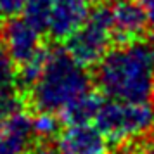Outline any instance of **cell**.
<instances>
[{"instance_id":"obj_1","label":"cell","mask_w":154,"mask_h":154,"mask_svg":"<svg viewBox=\"0 0 154 154\" xmlns=\"http://www.w3.org/2000/svg\"><path fill=\"white\" fill-rule=\"evenodd\" d=\"M95 83L107 99L154 100V36L109 49L95 66Z\"/></svg>"},{"instance_id":"obj_2","label":"cell","mask_w":154,"mask_h":154,"mask_svg":"<svg viewBox=\"0 0 154 154\" xmlns=\"http://www.w3.org/2000/svg\"><path fill=\"white\" fill-rule=\"evenodd\" d=\"M90 92L87 68L73 59L66 49H50L40 80L29 90V100L36 112L59 114L66 106Z\"/></svg>"},{"instance_id":"obj_3","label":"cell","mask_w":154,"mask_h":154,"mask_svg":"<svg viewBox=\"0 0 154 154\" xmlns=\"http://www.w3.org/2000/svg\"><path fill=\"white\" fill-rule=\"evenodd\" d=\"M95 125L112 144H125L154 130V100L130 102L104 99Z\"/></svg>"},{"instance_id":"obj_4","label":"cell","mask_w":154,"mask_h":154,"mask_svg":"<svg viewBox=\"0 0 154 154\" xmlns=\"http://www.w3.org/2000/svg\"><path fill=\"white\" fill-rule=\"evenodd\" d=\"M112 42V7L97 4L87 21L66 40L64 49L82 66L92 68L102 61Z\"/></svg>"},{"instance_id":"obj_5","label":"cell","mask_w":154,"mask_h":154,"mask_svg":"<svg viewBox=\"0 0 154 154\" xmlns=\"http://www.w3.org/2000/svg\"><path fill=\"white\" fill-rule=\"evenodd\" d=\"M0 40L7 47L14 61L23 64L42 49V31L35 28L28 19L14 16L4 19L0 24Z\"/></svg>"},{"instance_id":"obj_6","label":"cell","mask_w":154,"mask_h":154,"mask_svg":"<svg viewBox=\"0 0 154 154\" xmlns=\"http://www.w3.org/2000/svg\"><path fill=\"white\" fill-rule=\"evenodd\" d=\"M149 17L139 0H116L112 5V40L116 45L146 36Z\"/></svg>"},{"instance_id":"obj_7","label":"cell","mask_w":154,"mask_h":154,"mask_svg":"<svg viewBox=\"0 0 154 154\" xmlns=\"http://www.w3.org/2000/svg\"><path fill=\"white\" fill-rule=\"evenodd\" d=\"M57 147L64 154H109V140L97 125H68L57 133Z\"/></svg>"},{"instance_id":"obj_8","label":"cell","mask_w":154,"mask_h":154,"mask_svg":"<svg viewBox=\"0 0 154 154\" xmlns=\"http://www.w3.org/2000/svg\"><path fill=\"white\" fill-rule=\"evenodd\" d=\"M90 14L87 0H54L47 33L52 40H68Z\"/></svg>"},{"instance_id":"obj_9","label":"cell","mask_w":154,"mask_h":154,"mask_svg":"<svg viewBox=\"0 0 154 154\" xmlns=\"http://www.w3.org/2000/svg\"><path fill=\"white\" fill-rule=\"evenodd\" d=\"M33 135V121L23 111L0 121V154H26Z\"/></svg>"},{"instance_id":"obj_10","label":"cell","mask_w":154,"mask_h":154,"mask_svg":"<svg viewBox=\"0 0 154 154\" xmlns=\"http://www.w3.org/2000/svg\"><path fill=\"white\" fill-rule=\"evenodd\" d=\"M104 99L95 92H87L82 97H78L75 102L66 106L59 112V119L66 125H78V123H92L95 121L100 106Z\"/></svg>"},{"instance_id":"obj_11","label":"cell","mask_w":154,"mask_h":154,"mask_svg":"<svg viewBox=\"0 0 154 154\" xmlns=\"http://www.w3.org/2000/svg\"><path fill=\"white\" fill-rule=\"evenodd\" d=\"M49 56H50V49H47L43 45L35 56H31L28 61L19 64V68H17V87H21L23 90L28 92L31 90L33 85L42 76L45 64L49 61Z\"/></svg>"},{"instance_id":"obj_12","label":"cell","mask_w":154,"mask_h":154,"mask_svg":"<svg viewBox=\"0 0 154 154\" xmlns=\"http://www.w3.org/2000/svg\"><path fill=\"white\" fill-rule=\"evenodd\" d=\"M17 63L0 40V94L14 92L17 87Z\"/></svg>"},{"instance_id":"obj_13","label":"cell","mask_w":154,"mask_h":154,"mask_svg":"<svg viewBox=\"0 0 154 154\" xmlns=\"http://www.w3.org/2000/svg\"><path fill=\"white\" fill-rule=\"evenodd\" d=\"M52 7L54 0H28L23 11V17L28 19L40 31H47Z\"/></svg>"},{"instance_id":"obj_14","label":"cell","mask_w":154,"mask_h":154,"mask_svg":"<svg viewBox=\"0 0 154 154\" xmlns=\"http://www.w3.org/2000/svg\"><path fill=\"white\" fill-rule=\"evenodd\" d=\"M33 121V133L42 137V139H50L59 133V121L54 116V112H38L36 116L31 118Z\"/></svg>"},{"instance_id":"obj_15","label":"cell","mask_w":154,"mask_h":154,"mask_svg":"<svg viewBox=\"0 0 154 154\" xmlns=\"http://www.w3.org/2000/svg\"><path fill=\"white\" fill-rule=\"evenodd\" d=\"M23 99L14 92H7V94H0V121L14 116L17 112L23 111Z\"/></svg>"},{"instance_id":"obj_16","label":"cell","mask_w":154,"mask_h":154,"mask_svg":"<svg viewBox=\"0 0 154 154\" xmlns=\"http://www.w3.org/2000/svg\"><path fill=\"white\" fill-rule=\"evenodd\" d=\"M28 0H0V19H9L19 16L24 11Z\"/></svg>"},{"instance_id":"obj_17","label":"cell","mask_w":154,"mask_h":154,"mask_svg":"<svg viewBox=\"0 0 154 154\" xmlns=\"http://www.w3.org/2000/svg\"><path fill=\"white\" fill-rule=\"evenodd\" d=\"M26 154H64L57 146H52L49 142H40L35 147H29V151Z\"/></svg>"},{"instance_id":"obj_18","label":"cell","mask_w":154,"mask_h":154,"mask_svg":"<svg viewBox=\"0 0 154 154\" xmlns=\"http://www.w3.org/2000/svg\"><path fill=\"white\" fill-rule=\"evenodd\" d=\"M144 7L147 11V17H149V26L154 29V0H146Z\"/></svg>"},{"instance_id":"obj_19","label":"cell","mask_w":154,"mask_h":154,"mask_svg":"<svg viewBox=\"0 0 154 154\" xmlns=\"http://www.w3.org/2000/svg\"><path fill=\"white\" fill-rule=\"evenodd\" d=\"M142 154H154V140H152V142H149V144H147L146 151H144Z\"/></svg>"},{"instance_id":"obj_20","label":"cell","mask_w":154,"mask_h":154,"mask_svg":"<svg viewBox=\"0 0 154 154\" xmlns=\"http://www.w3.org/2000/svg\"><path fill=\"white\" fill-rule=\"evenodd\" d=\"M87 2H88V4H95V5H97V4H106L107 0H87Z\"/></svg>"},{"instance_id":"obj_21","label":"cell","mask_w":154,"mask_h":154,"mask_svg":"<svg viewBox=\"0 0 154 154\" xmlns=\"http://www.w3.org/2000/svg\"><path fill=\"white\" fill-rule=\"evenodd\" d=\"M139 2H142V4H144V2H146V0H139Z\"/></svg>"}]
</instances>
